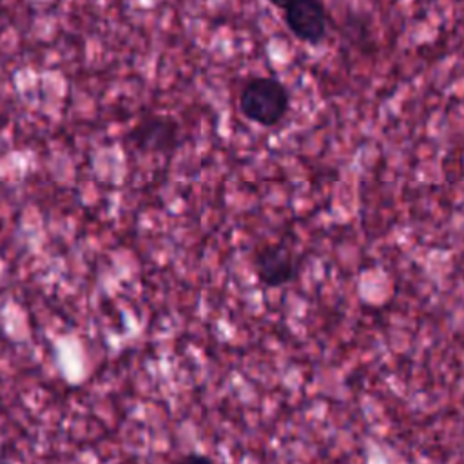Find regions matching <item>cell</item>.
I'll return each mask as SVG.
<instances>
[{
	"instance_id": "obj_1",
	"label": "cell",
	"mask_w": 464,
	"mask_h": 464,
	"mask_svg": "<svg viewBox=\"0 0 464 464\" xmlns=\"http://www.w3.org/2000/svg\"><path fill=\"white\" fill-rule=\"evenodd\" d=\"M237 107L250 123L272 129L288 116L292 94L288 85L276 76H250L239 89Z\"/></svg>"
},
{
	"instance_id": "obj_2",
	"label": "cell",
	"mask_w": 464,
	"mask_h": 464,
	"mask_svg": "<svg viewBox=\"0 0 464 464\" xmlns=\"http://www.w3.org/2000/svg\"><path fill=\"white\" fill-rule=\"evenodd\" d=\"M288 33L308 45L323 44L332 31V14L323 2L290 0L279 4Z\"/></svg>"
},
{
	"instance_id": "obj_3",
	"label": "cell",
	"mask_w": 464,
	"mask_h": 464,
	"mask_svg": "<svg viewBox=\"0 0 464 464\" xmlns=\"http://www.w3.org/2000/svg\"><path fill=\"white\" fill-rule=\"evenodd\" d=\"M254 272L266 288H281L297 276V261L283 241L266 243L254 252Z\"/></svg>"
},
{
	"instance_id": "obj_4",
	"label": "cell",
	"mask_w": 464,
	"mask_h": 464,
	"mask_svg": "<svg viewBox=\"0 0 464 464\" xmlns=\"http://www.w3.org/2000/svg\"><path fill=\"white\" fill-rule=\"evenodd\" d=\"M136 134H141L140 143L160 149L174 147L178 143V123L170 118H154L143 123L141 129H136Z\"/></svg>"
},
{
	"instance_id": "obj_5",
	"label": "cell",
	"mask_w": 464,
	"mask_h": 464,
	"mask_svg": "<svg viewBox=\"0 0 464 464\" xmlns=\"http://www.w3.org/2000/svg\"><path fill=\"white\" fill-rule=\"evenodd\" d=\"M176 464H214V460L203 453H187Z\"/></svg>"
},
{
	"instance_id": "obj_6",
	"label": "cell",
	"mask_w": 464,
	"mask_h": 464,
	"mask_svg": "<svg viewBox=\"0 0 464 464\" xmlns=\"http://www.w3.org/2000/svg\"><path fill=\"white\" fill-rule=\"evenodd\" d=\"M0 464H7V462H0Z\"/></svg>"
}]
</instances>
